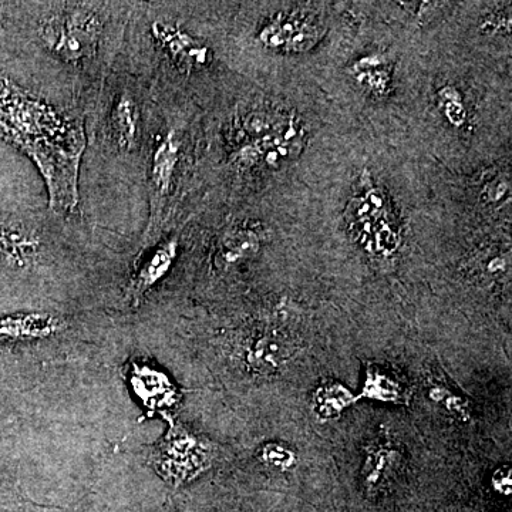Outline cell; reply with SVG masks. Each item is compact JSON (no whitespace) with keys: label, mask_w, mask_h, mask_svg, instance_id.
I'll use <instances>...</instances> for the list:
<instances>
[{"label":"cell","mask_w":512,"mask_h":512,"mask_svg":"<svg viewBox=\"0 0 512 512\" xmlns=\"http://www.w3.org/2000/svg\"><path fill=\"white\" fill-rule=\"evenodd\" d=\"M215 451L207 439L171 421L150 454V464L165 483L180 487L211 467Z\"/></svg>","instance_id":"obj_2"},{"label":"cell","mask_w":512,"mask_h":512,"mask_svg":"<svg viewBox=\"0 0 512 512\" xmlns=\"http://www.w3.org/2000/svg\"><path fill=\"white\" fill-rule=\"evenodd\" d=\"M402 461V451L393 443L389 431L380 427L375 439L366 447L362 476L367 493L379 491L396 473Z\"/></svg>","instance_id":"obj_7"},{"label":"cell","mask_w":512,"mask_h":512,"mask_svg":"<svg viewBox=\"0 0 512 512\" xmlns=\"http://www.w3.org/2000/svg\"><path fill=\"white\" fill-rule=\"evenodd\" d=\"M110 134L121 151L137 147L141 134V114L133 94L124 90L114 100L110 111Z\"/></svg>","instance_id":"obj_11"},{"label":"cell","mask_w":512,"mask_h":512,"mask_svg":"<svg viewBox=\"0 0 512 512\" xmlns=\"http://www.w3.org/2000/svg\"><path fill=\"white\" fill-rule=\"evenodd\" d=\"M151 36L180 72L190 73L208 66L211 50L175 23L156 20L151 23Z\"/></svg>","instance_id":"obj_4"},{"label":"cell","mask_w":512,"mask_h":512,"mask_svg":"<svg viewBox=\"0 0 512 512\" xmlns=\"http://www.w3.org/2000/svg\"><path fill=\"white\" fill-rule=\"evenodd\" d=\"M357 397L339 382L323 383L312 396V410L322 420L338 419Z\"/></svg>","instance_id":"obj_15"},{"label":"cell","mask_w":512,"mask_h":512,"mask_svg":"<svg viewBox=\"0 0 512 512\" xmlns=\"http://www.w3.org/2000/svg\"><path fill=\"white\" fill-rule=\"evenodd\" d=\"M0 138L19 148L45 178L57 215L79 205V173L86 133L79 120L33 96L0 70Z\"/></svg>","instance_id":"obj_1"},{"label":"cell","mask_w":512,"mask_h":512,"mask_svg":"<svg viewBox=\"0 0 512 512\" xmlns=\"http://www.w3.org/2000/svg\"><path fill=\"white\" fill-rule=\"evenodd\" d=\"M259 248H261V239L254 229L245 227L229 229L221 239L218 262L222 268H231L254 258Z\"/></svg>","instance_id":"obj_13"},{"label":"cell","mask_w":512,"mask_h":512,"mask_svg":"<svg viewBox=\"0 0 512 512\" xmlns=\"http://www.w3.org/2000/svg\"><path fill=\"white\" fill-rule=\"evenodd\" d=\"M40 242L28 229L0 222V264L25 268L39 255Z\"/></svg>","instance_id":"obj_12"},{"label":"cell","mask_w":512,"mask_h":512,"mask_svg":"<svg viewBox=\"0 0 512 512\" xmlns=\"http://www.w3.org/2000/svg\"><path fill=\"white\" fill-rule=\"evenodd\" d=\"M427 396L431 402L439 404L441 409L446 410L454 419L467 423L471 420L470 403L463 396H458L456 392L447 387L440 380H434L429 384V392Z\"/></svg>","instance_id":"obj_16"},{"label":"cell","mask_w":512,"mask_h":512,"mask_svg":"<svg viewBox=\"0 0 512 512\" xmlns=\"http://www.w3.org/2000/svg\"><path fill=\"white\" fill-rule=\"evenodd\" d=\"M259 458L265 466L279 471H289L298 464L295 451L282 443H266L259 450Z\"/></svg>","instance_id":"obj_17"},{"label":"cell","mask_w":512,"mask_h":512,"mask_svg":"<svg viewBox=\"0 0 512 512\" xmlns=\"http://www.w3.org/2000/svg\"><path fill=\"white\" fill-rule=\"evenodd\" d=\"M440 94L444 101H446L447 116L451 123L456 124V126L463 123L466 111H464L463 104L458 101L456 90L447 87V89L441 90Z\"/></svg>","instance_id":"obj_18"},{"label":"cell","mask_w":512,"mask_h":512,"mask_svg":"<svg viewBox=\"0 0 512 512\" xmlns=\"http://www.w3.org/2000/svg\"><path fill=\"white\" fill-rule=\"evenodd\" d=\"M133 392L150 410H163L177 402V389L165 373L146 363H133L130 370Z\"/></svg>","instance_id":"obj_9"},{"label":"cell","mask_w":512,"mask_h":512,"mask_svg":"<svg viewBox=\"0 0 512 512\" xmlns=\"http://www.w3.org/2000/svg\"><path fill=\"white\" fill-rule=\"evenodd\" d=\"M362 397L384 403L406 404L409 394L396 377L380 367L369 365L366 369L365 386L359 399Z\"/></svg>","instance_id":"obj_14"},{"label":"cell","mask_w":512,"mask_h":512,"mask_svg":"<svg viewBox=\"0 0 512 512\" xmlns=\"http://www.w3.org/2000/svg\"><path fill=\"white\" fill-rule=\"evenodd\" d=\"M292 348L281 333H252L241 348L242 362L256 376H271L281 372L291 359Z\"/></svg>","instance_id":"obj_5"},{"label":"cell","mask_w":512,"mask_h":512,"mask_svg":"<svg viewBox=\"0 0 512 512\" xmlns=\"http://www.w3.org/2000/svg\"><path fill=\"white\" fill-rule=\"evenodd\" d=\"M178 254L177 238H168L153 249L150 256L138 266L137 271L131 276L130 285L127 288V298L131 305L138 306L146 298L148 292L171 271Z\"/></svg>","instance_id":"obj_8"},{"label":"cell","mask_w":512,"mask_h":512,"mask_svg":"<svg viewBox=\"0 0 512 512\" xmlns=\"http://www.w3.org/2000/svg\"><path fill=\"white\" fill-rule=\"evenodd\" d=\"M66 329V320L49 312L0 316V343L36 342L60 335Z\"/></svg>","instance_id":"obj_6"},{"label":"cell","mask_w":512,"mask_h":512,"mask_svg":"<svg viewBox=\"0 0 512 512\" xmlns=\"http://www.w3.org/2000/svg\"><path fill=\"white\" fill-rule=\"evenodd\" d=\"M103 22L92 9L73 8L49 16L40 23L43 45L57 59L66 63H82L96 56Z\"/></svg>","instance_id":"obj_3"},{"label":"cell","mask_w":512,"mask_h":512,"mask_svg":"<svg viewBox=\"0 0 512 512\" xmlns=\"http://www.w3.org/2000/svg\"><path fill=\"white\" fill-rule=\"evenodd\" d=\"M181 157V140L177 131L170 130L157 138L150 161V181L154 195L160 200L173 191L175 174Z\"/></svg>","instance_id":"obj_10"},{"label":"cell","mask_w":512,"mask_h":512,"mask_svg":"<svg viewBox=\"0 0 512 512\" xmlns=\"http://www.w3.org/2000/svg\"><path fill=\"white\" fill-rule=\"evenodd\" d=\"M512 470L510 466H503L495 471L493 476V487L497 493L510 495L512 491Z\"/></svg>","instance_id":"obj_19"}]
</instances>
